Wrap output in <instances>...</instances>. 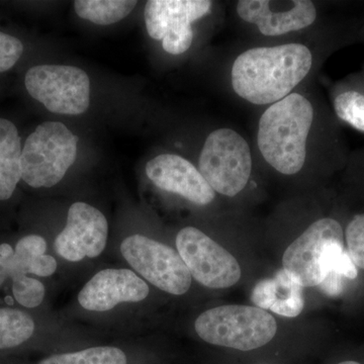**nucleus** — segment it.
I'll use <instances>...</instances> for the list:
<instances>
[{"instance_id":"nucleus-1","label":"nucleus","mask_w":364,"mask_h":364,"mask_svg":"<svg viewBox=\"0 0 364 364\" xmlns=\"http://www.w3.org/2000/svg\"><path fill=\"white\" fill-rule=\"evenodd\" d=\"M312 64V53L304 45L253 48L235 60L232 85L251 104H275L291 95Z\"/></svg>"},{"instance_id":"nucleus-2","label":"nucleus","mask_w":364,"mask_h":364,"mask_svg":"<svg viewBox=\"0 0 364 364\" xmlns=\"http://www.w3.org/2000/svg\"><path fill=\"white\" fill-rule=\"evenodd\" d=\"M313 119V105L299 93H291L267 109L261 117L257 136L265 161L286 176L301 171Z\"/></svg>"},{"instance_id":"nucleus-3","label":"nucleus","mask_w":364,"mask_h":364,"mask_svg":"<svg viewBox=\"0 0 364 364\" xmlns=\"http://www.w3.org/2000/svg\"><path fill=\"white\" fill-rule=\"evenodd\" d=\"M195 329L207 343L250 351L269 343L277 324L272 314L257 306L225 305L200 314Z\"/></svg>"},{"instance_id":"nucleus-4","label":"nucleus","mask_w":364,"mask_h":364,"mask_svg":"<svg viewBox=\"0 0 364 364\" xmlns=\"http://www.w3.org/2000/svg\"><path fill=\"white\" fill-rule=\"evenodd\" d=\"M78 136L59 122H46L26 138L21 152V179L33 188H52L77 156Z\"/></svg>"},{"instance_id":"nucleus-5","label":"nucleus","mask_w":364,"mask_h":364,"mask_svg":"<svg viewBox=\"0 0 364 364\" xmlns=\"http://www.w3.org/2000/svg\"><path fill=\"white\" fill-rule=\"evenodd\" d=\"M344 251L341 225L325 218L313 223L287 247L282 268L304 289L318 287Z\"/></svg>"},{"instance_id":"nucleus-6","label":"nucleus","mask_w":364,"mask_h":364,"mask_svg":"<svg viewBox=\"0 0 364 364\" xmlns=\"http://www.w3.org/2000/svg\"><path fill=\"white\" fill-rule=\"evenodd\" d=\"M198 166L210 188L232 198L246 188L250 178V147L237 132L219 129L210 133L205 140Z\"/></svg>"},{"instance_id":"nucleus-7","label":"nucleus","mask_w":364,"mask_h":364,"mask_svg":"<svg viewBox=\"0 0 364 364\" xmlns=\"http://www.w3.org/2000/svg\"><path fill=\"white\" fill-rule=\"evenodd\" d=\"M25 85L31 97L54 114L78 116L90 107V77L77 67H33L26 72Z\"/></svg>"},{"instance_id":"nucleus-8","label":"nucleus","mask_w":364,"mask_h":364,"mask_svg":"<svg viewBox=\"0 0 364 364\" xmlns=\"http://www.w3.org/2000/svg\"><path fill=\"white\" fill-rule=\"evenodd\" d=\"M122 254L136 272L166 293L181 296L191 286V272L173 248L142 235L124 239Z\"/></svg>"},{"instance_id":"nucleus-9","label":"nucleus","mask_w":364,"mask_h":364,"mask_svg":"<svg viewBox=\"0 0 364 364\" xmlns=\"http://www.w3.org/2000/svg\"><path fill=\"white\" fill-rule=\"evenodd\" d=\"M176 247L191 277L203 287L228 289L241 279L242 270L236 258L195 227L178 232Z\"/></svg>"},{"instance_id":"nucleus-10","label":"nucleus","mask_w":364,"mask_h":364,"mask_svg":"<svg viewBox=\"0 0 364 364\" xmlns=\"http://www.w3.org/2000/svg\"><path fill=\"white\" fill-rule=\"evenodd\" d=\"M208 0H150L145 6V23L152 39L161 41L172 55L188 51L193 44L191 23L212 11Z\"/></svg>"},{"instance_id":"nucleus-11","label":"nucleus","mask_w":364,"mask_h":364,"mask_svg":"<svg viewBox=\"0 0 364 364\" xmlns=\"http://www.w3.org/2000/svg\"><path fill=\"white\" fill-rule=\"evenodd\" d=\"M107 233L109 224L100 210L85 203H73L66 227L54 242L55 251L72 262L97 257L107 245Z\"/></svg>"},{"instance_id":"nucleus-12","label":"nucleus","mask_w":364,"mask_h":364,"mask_svg":"<svg viewBox=\"0 0 364 364\" xmlns=\"http://www.w3.org/2000/svg\"><path fill=\"white\" fill-rule=\"evenodd\" d=\"M149 287L129 269H105L83 287L78 301L85 310L107 312L121 303H136L147 298Z\"/></svg>"},{"instance_id":"nucleus-13","label":"nucleus","mask_w":364,"mask_h":364,"mask_svg":"<svg viewBox=\"0 0 364 364\" xmlns=\"http://www.w3.org/2000/svg\"><path fill=\"white\" fill-rule=\"evenodd\" d=\"M146 174L157 188L183 196L196 205H208L215 200V191L200 170L178 155L153 158L146 164Z\"/></svg>"},{"instance_id":"nucleus-14","label":"nucleus","mask_w":364,"mask_h":364,"mask_svg":"<svg viewBox=\"0 0 364 364\" xmlns=\"http://www.w3.org/2000/svg\"><path fill=\"white\" fill-rule=\"evenodd\" d=\"M237 13L242 20L258 26L268 37L284 35L312 25L317 11L310 0H294L287 11H273L267 0H241Z\"/></svg>"},{"instance_id":"nucleus-15","label":"nucleus","mask_w":364,"mask_h":364,"mask_svg":"<svg viewBox=\"0 0 364 364\" xmlns=\"http://www.w3.org/2000/svg\"><path fill=\"white\" fill-rule=\"evenodd\" d=\"M251 301L257 308L287 318L298 317L305 306L304 287L291 279L284 268L254 287Z\"/></svg>"},{"instance_id":"nucleus-16","label":"nucleus","mask_w":364,"mask_h":364,"mask_svg":"<svg viewBox=\"0 0 364 364\" xmlns=\"http://www.w3.org/2000/svg\"><path fill=\"white\" fill-rule=\"evenodd\" d=\"M21 152L16 124L0 117V200L11 198L21 179Z\"/></svg>"},{"instance_id":"nucleus-17","label":"nucleus","mask_w":364,"mask_h":364,"mask_svg":"<svg viewBox=\"0 0 364 364\" xmlns=\"http://www.w3.org/2000/svg\"><path fill=\"white\" fill-rule=\"evenodd\" d=\"M135 0H77L74 9L78 16L95 25L109 26L124 20L135 9Z\"/></svg>"},{"instance_id":"nucleus-18","label":"nucleus","mask_w":364,"mask_h":364,"mask_svg":"<svg viewBox=\"0 0 364 364\" xmlns=\"http://www.w3.org/2000/svg\"><path fill=\"white\" fill-rule=\"evenodd\" d=\"M35 331L28 314L16 309L0 308V350L25 343Z\"/></svg>"},{"instance_id":"nucleus-19","label":"nucleus","mask_w":364,"mask_h":364,"mask_svg":"<svg viewBox=\"0 0 364 364\" xmlns=\"http://www.w3.org/2000/svg\"><path fill=\"white\" fill-rule=\"evenodd\" d=\"M39 364H127V356L117 347H91L82 351L56 354Z\"/></svg>"},{"instance_id":"nucleus-20","label":"nucleus","mask_w":364,"mask_h":364,"mask_svg":"<svg viewBox=\"0 0 364 364\" xmlns=\"http://www.w3.org/2000/svg\"><path fill=\"white\" fill-rule=\"evenodd\" d=\"M334 107L340 119L364 132V95L356 91H346L335 98Z\"/></svg>"},{"instance_id":"nucleus-21","label":"nucleus","mask_w":364,"mask_h":364,"mask_svg":"<svg viewBox=\"0 0 364 364\" xmlns=\"http://www.w3.org/2000/svg\"><path fill=\"white\" fill-rule=\"evenodd\" d=\"M46 289L40 280L21 275L13 280L14 299L26 308H36L42 304Z\"/></svg>"},{"instance_id":"nucleus-22","label":"nucleus","mask_w":364,"mask_h":364,"mask_svg":"<svg viewBox=\"0 0 364 364\" xmlns=\"http://www.w3.org/2000/svg\"><path fill=\"white\" fill-rule=\"evenodd\" d=\"M346 241L349 257L356 267L364 269V215L351 220L346 229Z\"/></svg>"},{"instance_id":"nucleus-23","label":"nucleus","mask_w":364,"mask_h":364,"mask_svg":"<svg viewBox=\"0 0 364 364\" xmlns=\"http://www.w3.org/2000/svg\"><path fill=\"white\" fill-rule=\"evenodd\" d=\"M23 53L21 40L9 33L0 32V73L13 68Z\"/></svg>"},{"instance_id":"nucleus-24","label":"nucleus","mask_w":364,"mask_h":364,"mask_svg":"<svg viewBox=\"0 0 364 364\" xmlns=\"http://www.w3.org/2000/svg\"><path fill=\"white\" fill-rule=\"evenodd\" d=\"M47 250V243L39 235H28L18 242L14 252L23 257L44 255Z\"/></svg>"},{"instance_id":"nucleus-25","label":"nucleus","mask_w":364,"mask_h":364,"mask_svg":"<svg viewBox=\"0 0 364 364\" xmlns=\"http://www.w3.org/2000/svg\"><path fill=\"white\" fill-rule=\"evenodd\" d=\"M28 273L38 275V277H51L56 272L57 261L51 255L33 256L28 257Z\"/></svg>"},{"instance_id":"nucleus-26","label":"nucleus","mask_w":364,"mask_h":364,"mask_svg":"<svg viewBox=\"0 0 364 364\" xmlns=\"http://www.w3.org/2000/svg\"><path fill=\"white\" fill-rule=\"evenodd\" d=\"M342 275L337 272H330L326 277L324 282L320 284L321 289L327 296H337L343 291V282H342Z\"/></svg>"},{"instance_id":"nucleus-27","label":"nucleus","mask_w":364,"mask_h":364,"mask_svg":"<svg viewBox=\"0 0 364 364\" xmlns=\"http://www.w3.org/2000/svg\"><path fill=\"white\" fill-rule=\"evenodd\" d=\"M14 250L9 244L4 243L0 245V256L2 258H9L14 255Z\"/></svg>"},{"instance_id":"nucleus-28","label":"nucleus","mask_w":364,"mask_h":364,"mask_svg":"<svg viewBox=\"0 0 364 364\" xmlns=\"http://www.w3.org/2000/svg\"><path fill=\"white\" fill-rule=\"evenodd\" d=\"M0 274L6 275V259L0 256Z\"/></svg>"},{"instance_id":"nucleus-29","label":"nucleus","mask_w":364,"mask_h":364,"mask_svg":"<svg viewBox=\"0 0 364 364\" xmlns=\"http://www.w3.org/2000/svg\"><path fill=\"white\" fill-rule=\"evenodd\" d=\"M6 279H7L6 275L0 274V287H1V284H4V282H6Z\"/></svg>"},{"instance_id":"nucleus-30","label":"nucleus","mask_w":364,"mask_h":364,"mask_svg":"<svg viewBox=\"0 0 364 364\" xmlns=\"http://www.w3.org/2000/svg\"><path fill=\"white\" fill-rule=\"evenodd\" d=\"M338 364H360V363H356V361H343V363H340Z\"/></svg>"},{"instance_id":"nucleus-31","label":"nucleus","mask_w":364,"mask_h":364,"mask_svg":"<svg viewBox=\"0 0 364 364\" xmlns=\"http://www.w3.org/2000/svg\"><path fill=\"white\" fill-rule=\"evenodd\" d=\"M6 301H9V304H13V299H11V298H7Z\"/></svg>"}]
</instances>
